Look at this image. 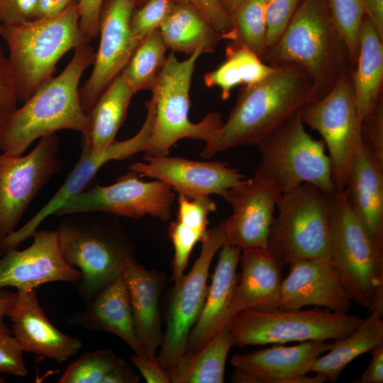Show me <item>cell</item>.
<instances>
[{"instance_id":"db71d44e","label":"cell","mask_w":383,"mask_h":383,"mask_svg":"<svg viewBox=\"0 0 383 383\" xmlns=\"http://www.w3.org/2000/svg\"><path fill=\"white\" fill-rule=\"evenodd\" d=\"M15 292L0 289V331L11 333L6 327L4 318L7 316L8 311L14 299Z\"/></svg>"},{"instance_id":"484cf974","label":"cell","mask_w":383,"mask_h":383,"mask_svg":"<svg viewBox=\"0 0 383 383\" xmlns=\"http://www.w3.org/2000/svg\"><path fill=\"white\" fill-rule=\"evenodd\" d=\"M71 326L104 331L122 339L138 355H146L136 335L131 296L123 274L102 289L82 311L71 316Z\"/></svg>"},{"instance_id":"ac0fdd59","label":"cell","mask_w":383,"mask_h":383,"mask_svg":"<svg viewBox=\"0 0 383 383\" xmlns=\"http://www.w3.org/2000/svg\"><path fill=\"white\" fill-rule=\"evenodd\" d=\"M145 162H135L131 170L140 177H150L170 185L188 197L222 196L245 177L239 170L223 162H201L179 157L143 156Z\"/></svg>"},{"instance_id":"e575fe53","label":"cell","mask_w":383,"mask_h":383,"mask_svg":"<svg viewBox=\"0 0 383 383\" xmlns=\"http://www.w3.org/2000/svg\"><path fill=\"white\" fill-rule=\"evenodd\" d=\"M265 1L244 0L231 15L233 29L227 38L261 59L267 51Z\"/></svg>"},{"instance_id":"11a10c76","label":"cell","mask_w":383,"mask_h":383,"mask_svg":"<svg viewBox=\"0 0 383 383\" xmlns=\"http://www.w3.org/2000/svg\"><path fill=\"white\" fill-rule=\"evenodd\" d=\"M244 0H217L221 7L230 15Z\"/></svg>"},{"instance_id":"603a6c76","label":"cell","mask_w":383,"mask_h":383,"mask_svg":"<svg viewBox=\"0 0 383 383\" xmlns=\"http://www.w3.org/2000/svg\"><path fill=\"white\" fill-rule=\"evenodd\" d=\"M242 250L225 243L201 313L190 331L186 350H196L226 328L232 318L231 304L239 279L237 267Z\"/></svg>"},{"instance_id":"f907efd6","label":"cell","mask_w":383,"mask_h":383,"mask_svg":"<svg viewBox=\"0 0 383 383\" xmlns=\"http://www.w3.org/2000/svg\"><path fill=\"white\" fill-rule=\"evenodd\" d=\"M139 379L140 377L126 362L119 358L115 367L104 379L103 383H135Z\"/></svg>"},{"instance_id":"8992f818","label":"cell","mask_w":383,"mask_h":383,"mask_svg":"<svg viewBox=\"0 0 383 383\" xmlns=\"http://www.w3.org/2000/svg\"><path fill=\"white\" fill-rule=\"evenodd\" d=\"M204 54L199 50L180 61L170 53L152 89V97L146 103L153 113L152 135L145 155L166 156L170 149L179 140L189 138L212 140L224 122L221 114L211 112L201 121L189 118V91L196 62Z\"/></svg>"},{"instance_id":"60d3db41","label":"cell","mask_w":383,"mask_h":383,"mask_svg":"<svg viewBox=\"0 0 383 383\" xmlns=\"http://www.w3.org/2000/svg\"><path fill=\"white\" fill-rule=\"evenodd\" d=\"M361 143L364 149L383 167V100L362 121Z\"/></svg>"},{"instance_id":"681fc988","label":"cell","mask_w":383,"mask_h":383,"mask_svg":"<svg viewBox=\"0 0 383 383\" xmlns=\"http://www.w3.org/2000/svg\"><path fill=\"white\" fill-rule=\"evenodd\" d=\"M370 353L372 359L369 366L357 383H382L383 382V343L373 348Z\"/></svg>"},{"instance_id":"8d00e7d4","label":"cell","mask_w":383,"mask_h":383,"mask_svg":"<svg viewBox=\"0 0 383 383\" xmlns=\"http://www.w3.org/2000/svg\"><path fill=\"white\" fill-rule=\"evenodd\" d=\"M118 360L107 349L86 353L67 367L58 382L103 383Z\"/></svg>"},{"instance_id":"bcb514c9","label":"cell","mask_w":383,"mask_h":383,"mask_svg":"<svg viewBox=\"0 0 383 383\" xmlns=\"http://www.w3.org/2000/svg\"><path fill=\"white\" fill-rule=\"evenodd\" d=\"M38 0H0L1 26L35 19Z\"/></svg>"},{"instance_id":"f546056e","label":"cell","mask_w":383,"mask_h":383,"mask_svg":"<svg viewBox=\"0 0 383 383\" xmlns=\"http://www.w3.org/2000/svg\"><path fill=\"white\" fill-rule=\"evenodd\" d=\"M383 312L372 311L350 334L335 340L327 353L318 357L309 373L325 374L328 381L335 382L344 368L358 356L370 352L383 343Z\"/></svg>"},{"instance_id":"f5cc1de1","label":"cell","mask_w":383,"mask_h":383,"mask_svg":"<svg viewBox=\"0 0 383 383\" xmlns=\"http://www.w3.org/2000/svg\"><path fill=\"white\" fill-rule=\"evenodd\" d=\"M76 2L77 0H38L35 19L56 15Z\"/></svg>"},{"instance_id":"52a82bcc","label":"cell","mask_w":383,"mask_h":383,"mask_svg":"<svg viewBox=\"0 0 383 383\" xmlns=\"http://www.w3.org/2000/svg\"><path fill=\"white\" fill-rule=\"evenodd\" d=\"M257 145L260 162L255 173L272 182L282 194L302 184L314 185L327 196L336 191L325 143L306 131L299 111Z\"/></svg>"},{"instance_id":"1f68e13d","label":"cell","mask_w":383,"mask_h":383,"mask_svg":"<svg viewBox=\"0 0 383 383\" xmlns=\"http://www.w3.org/2000/svg\"><path fill=\"white\" fill-rule=\"evenodd\" d=\"M233 338L226 327L196 350H186L167 370L172 383H223L226 361Z\"/></svg>"},{"instance_id":"4316f807","label":"cell","mask_w":383,"mask_h":383,"mask_svg":"<svg viewBox=\"0 0 383 383\" xmlns=\"http://www.w3.org/2000/svg\"><path fill=\"white\" fill-rule=\"evenodd\" d=\"M123 276L130 293L138 339L146 356L155 357L163 340L159 311L163 274L146 270L134 260L126 267Z\"/></svg>"},{"instance_id":"ab89813d","label":"cell","mask_w":383,"mask_h":383,"mask_svg":"<svg viewBox=\"0 0 383 383\" xmlns=\"http://www.w3.org/2000/svg\"><path fill=\"white\" fill-rule=\"evenodd\" d=\"M302 1H265V17L267 51L279 40Z\"/></svg>"},{"instance_id":"d6a6232c","label":"cell","mask_w":383,"mask_h":383,"mask_svg":"<svg viewBox=\"0 0 383 383\" xmlns=\"http://www.w3.org/2000/svg\"><path fill=\"white\" fill-rule=\"evenodd\" d=\"M226 59L215 70L206 73L204 81L209 88L218 87L223 100H227L232 89L238 85L258 82L276 67L265 63L247 48L230 42L226 48Z\"/></svg>"},{"instance_id":"8fae6325","label":"cell","mask_w":383,"mask_h":383,"mask_svg":"<svg viewBox=\"0 0 383 383\" xmlns=\"http://www.w3.org/2000/svg\"><path fill=\"white\" fill-rule=\"evenodd\" d=\"M348 70L322 98L303 106L304 124L319 133L329 152L336 190H343L353 157L361 143L362 121Z\"/></svg>"},{"instance_id":"5bb4252c","label":"cell","mask_w":383,"mask_h":383,"mask_svg":"<svg viewBox=\"0 0 383 383\" xmlns=\"http://www.w3.org/2000/svg\"><path fill=\"white\" fill-rule=\"evenodd\" d=\"M175 194L165 182H144L134 171L109 186H95L64 202L54 214L82 212L109 213L133 218L149 214L162 221L171 218Z\"/></svg>"},{"instance_id":"2e32d148","label":"cell","mask_w":383,"mask_h":383,"mask_svg":"<svg viewBox=\"0 0 383 383\" xmlns=\"http://www.w3.org/2000/svg\"><path fill=\"white\" fill-rule=\"evenodd\" d=\"M282 194L272 182L256 173L228 189L223 197L232 206L233 213L223 221L226 243L242 250L267 248Z\"/></svg>"},{"instance_id":"ba28073f","label":"cell","mask_w":383,"mask_h":383,"mask_svg":"<svg viewBox=\"0 0 383 383\" xmlns=\"http://www.w3.org/2000/svg\"><path fill=\"white\" fill-rule=\"evenodd\" d=\"M328 209L331 261L350 301L368 309L383 281V250L351 210L343 190L328 196Z\"/></svg>"},{"instance_id":"ee69618b","label":"cell","mask_w":383,"mask_h":383,"mask_svg":"<svg viewBox=\"0 0 383 383\" xmlns=\"http://www.w3.org/2000/svg\"><path fill=\"white\" fill-rule=\"evenodd\" d=\"M18 96L8 57L0 46V127L17 108Z\"/></svg>"},{"instance_id":"7bdbcfd3","label":"cell","mask_w":383,"mask_h":383,"mask_svg":"<svg viewBox=\"0 0 383 383\" xmlns=\"http://www.w3.org/2000/svg\"><path fill=\"white\" fill-rule=\"evenodd\" d=\"M23 350L9 333L0 331V372L25 377L28 374L23 356Z\"/></svg>"},{"instance_id":"44dd1931","label":"cell","mask_w":383,"mask_h":383,"mask_svg":"<svg viewBox=\"0 0 383 383\" xmlns=\"http://www.w3.org/2000/svg\"><path fill=\"white\" fill-rule=\"evenodd\" d=\"M7 316L23 351L63 363L82 347L79 339L62 333L50 322L35 289L17 290Z\"/></svg>"},{"instance_id":"c3c4849f","label":"cell","mask_w":383,"mask_h":383,"mask_svg":"<svg viewBox=\"0 0 383 383\" xmlns=\"http://www.w3.org/2000/svg\"><path fill=\"white\" fill-rule=\"evenodd\" d=\"M130 358L148 383L170 382L167 371L160 366L156 357L133 354Z\"/></svg>"},{"instance_id":"d4e9b609","label":"cell","mask_w":383,"mask_h":383,"mask_svg":"<svg viewBox=\"0 0 383 383\" xmlns=\"http://www.w3.org/2000/svg\"><path fill=\"white\" fill-rule=\"evenodd\" d=\"M343 192L375 245L383 250V167L362 144L353 157Z\"/></svg>"},{"instance_id":"f35d334b","label":"cell","mask_w":383,"mask_h":383,"mask_svg":"<svg viewBox=\"0 0 383 383\" xmlns=\"http://www.w3.org/2000/svg\"><path fill=\"white\" fill-rule=\"evenodd\" d=\"M176 3V0H147L134 9L131 25L133 36L138 43L160 28Z\"/></svg>"},{"instance_id":"7a4b0ae2","label":"cell","mask_w":383,"mask_h":383,"mask_svg":"<svg viewBox=\"0 0 383 383\" xmlns=\"http://www.w3.org/2000/svg\"><path fill=\"white\" fill-rule=\"evenodd\" d=\"M96 52L89 43L74 49L62 72L42 85L20 108H16L0 127V150L21 155L36 139L62 130H74L86 136L89 116L79 96V82L93 65Z\"/></svg>"},{"instance_id":"6f0895ef","label":"cell","mask_w":383,"mask_h":383,"mask_svg":"<svg viewBox=\"0 0 383 383\" xmlns=\"http://www.w3.org/2000/svg\"><path fill=\"white\" fill-rule=\"evenodd\" d=\"M4 382H5V379L0 377V383Z\"/></svg>"},{"instance_id":"9a60e30c","label":"cell","mask_w":383,"mask_h":383,"mask_svg":"<svg viewBox=\"0 0 383 383\" xmlns=\"http://www.w3.org/2000/svg\"><path fill=\"white\" fill-rule=\"evenodd\" d=\"M135 0H104L99 16V46L89 79L79 89L82 106L88 115L121 73L138 43L131 29Z\"/></svg>"},{"instance_id":"9f6ffc18","label":"cell","mask_w":383,"mask_h":383,"mask_svg":"<svg viewBox=\"0 0 383 383\" xmlns=\"http://www.w3.org/2000/svg\"><path fill=\"white\" fill-rule=\"evenodd\" d=\"M146 1L147 0H135V9H137L140 7V6H142Z\"/></svg>"},{"instance_id":"7402d4cb","label":"cell","mask_w":383,"mask_h":383,"mask_svg":"<svg viewBox=\"0 0 383 383\" xmlns=\"http://www.w3.org/2000/svg\"><path fill=\"white\" fill-rule=\"evenodd\" d=\"M241 274L231 304L233 316L245 310L272 311L278 309L283 263L267 248L241 251Z\"/></svg>"},{"instance_id":"680465c9","label":"cell","mask_w":383,"mask_h":383,"mask_svg":"<svg viewBox=\"0 0 383 383\" xmlns=\"http://www.w3.org/2000/svg\"><path fill=\"white\" fill-rule=\"evenodd\" d=\"M1 25L0 24V35H1Z\"/></svg>"},{"instance_id":"816d5d0a","label":"cell","mask_w":383,"mask_h":383,"mask_svg":"<svg viewBox=\"0 0 383 383\" xmlns=\"http://www.w3.org/2000/svg\"><path fill=\"white\" fill-rule=\"evenodd\" d=\"M365 16L383 39V0H360Z\"/></svg>"},{"instance_id":"f1b7e54d","label":"cell","mask_w":383,"mask_h":383,"mask_svg":"<svg viewBox=\"0 0 383 383\" xmlns=\"http://www.w3.org/2000/svg\"><path fill=\"white\" fill-rule=\"evenodd\" d=\"M159 31L167 49L188 55L199 50L204 53L212 52L223 40L196 9L179 1Z\"/></svg>"},{"instance_id":"b9f144b4","label":"cell","mask_w":383,"mask_h":383,"mask_svg":"<svg viewBox=\"0 0 383 383\" xmlns=\"http://www.w3.org/2000/svg\"><path fill=\"white\" fill-rule=\"evenodd\" d=\"M177 203V220L204 232L209 230V215L216 210L215 202L209 196L190 198L179 194Z\"/></svg>"},{"instance_id":"7dc6e473","label":"cell","mask_w":383,"mask_h":383,"mask_svg":"<svg viewBox=\"0 0 383 383\" xmlns=\"http://www.w3.org/2000/svg\"><path fill=\"white\" fill-rule=\"evenodd\" d=\"M104 1V0H77L79 26L89 41L99 36V16Z\"/></svg>"},{"instance_id":"83f0119b","label":"cell","mask_w":383,"mask_h":383,"mask_svg":"<svg viewBox=\"0 0 383 383\" xmlns=\"http://www.w3.org/2000/svg\"><path fill=\"white\" fill-rule=\"evenodd\" d=\"M358 37L357 62L350 75L357 109L363 120L382 96L383 39L365 16Z\"/></svg>"},{"instance_id":"74e56055","label":"cell","mask_w":383,"mask_h":383,"mask_svg":"<svg viewBox=\"0 0 383 383\" xmlns=\"http://www.w3.org/2000/svg\"><path fill=\"white\" fill-rule=\"evenodd\" d=\"M207 231L203 232L177 219L171 223L169 235L174 246L172 279L174 283L183 276L194 245L201 242Z\"/></svg>"},{"instance_id":"e0dca14e","label":"cell","mask_w":383,"mask_h":383,"mask_svg":"<svg viewBox=\"0 0 383 383\" xmlns=\"http://www.w3.org/2000/svg\"><path fill=\"white\" fill-rule=\"evenodd\" d=\"M32 236L33 241L26 249H11L0 255V289H36L52 282L77 285L81 274L63 259L57 231L41 230Z\"/></svg>"},{"instance_id":"836d02e7","label":"cell","mask_w":383,"mask_h":383,"mask_svg":"<svg viewBox=\"0 0 383 383\" xmlns=\"http://www.w3.org/2000/svg\"><path fill=\"white\" fill-rule=\"evenodd\" d=\"M167 50L159 29L138 44L121 73L133 94L152 89L164 67Z\"/></svg>"},{"instance_id":"9c48e42d","label":"cell","mask_w":383,"mask_h":383,"mask_svg":"<svg viewBox=\"0 0 383 383\" xmlns=\"http://www.w3.org/2000/svg\"><path fill=\"white\" fill-rule=\"evenodd\" d=\"M357 315L328 309L245 310L233 316L228 328L234 345L284 344L311 340L326 341L345 337L362 321Z\"/></svg>"},{"instance_id":"30bf717a","label":"cell","mask_w":383,"mask_h":383,"mask_svg":"<svg viewBox=\"0 0 383 383\" xmlns=\"http://www.w3.org/2000/svg\"><path fill=\"white\" fill-rule=\"evenodd\" d=\"M267 248L284 265L316 257H330L328 196L317 187L302 184L282 194Z\"/></svg>"},{"instance_id":"3957f363","label":"cell","mask_w":383,"mask_h":383,"mask_svg":"<svg viewBox=\"0 0 383 383\" xmlns=\"http://www.w3.org/2000/svg\"><path fill=\"white\" fill-rule=\"evenodd\" d=\"M262 60L274 67L302 69L312 81L314 101L328 94L340 76L351 70L347 48L331 21L327 0H303Z\"/></svg>"},{"instance_id":"5b68a950","label":"cell","mask_w":383,"mask_h":383,"mask_svg":"<svg viewBox=\"0 0 383 383\" xmlns=\"http://www.w3.org/2000/svg\"><path fill=\"white\" fill-rule=\"evenodd\" d=\"M68 215L57 230L60 250L65 261L79 271L76 287L87 304L135 260L117 225L94 218L89 212Z\"/></svg>"},{"instance_id":"f6af8a7d","label":"cell","mask_w":383,"mask_h":383,"mask_svg":"<svg viewBox=\"0 0 383 383\" xmlns=\"http://www.w3.org/2000/svg\"><path fill=\"white\" fill-rule=\"evenodd\" d=\"M187 3L196 9L221 36L227 40L233 29L230 15L221 7L217 0H176Z\"/></svg>"},{"instance_id":"cb8c5ba5","label":"cell","mask_w":383,"mask_h":383,"mask_svg":"<svg viewBox=\"0 0 383 383\" xmlns=\"http://www.w3.org/2000/svg\"><path fill=\"white\" fill-rule=\"evenodd\" d=\"M151 134L152 123L147 119L135 135L125 140H113L100 155H92L88 147L82 143L81 155L72 171L52 198L25 224V229L29 233H34L40 223L54 214L64 202L84 191L104 164L111 160L128 158L139 152H145Z\"/></svg>"},{"instance_id":"4dcf8cb0","label":"cell","mask_w":383,"mask_h":383,"mask_svg":"<svg viewBox=\"0 0 383 383\" xmlns=\"http://www.w3.org/2000/svg\"><path fill=\"white\" fill-rule=\"evenodd\" d=\"M133 95L120 74L99 99L88 114V134L82 136V143L88 147L92 155L101 154L115 140Z\"/></svg>"},{"instance_id":"d6986e66","label":"cell","mask_w":383,"mask_h":383,"mask_svg":"<svg viewBox=\"0 0 383 383\" xmlns=\"http://www.w3.org/2000/svg\"><path fill=\"white\" fill-rule=\"evenodd\" d=\"M332 343L311 340L294 346L275 345L234 355L231 382L237 383H299L314 360L331 348Z\"/></svg>"},{"instance_id":"6da1fadb","label":"cell","mask_w":383,"mask_h":383,"mask_svg":"<svg viewBox=\"0 0 383 383\" xmlns=\"http://www.w3.org/2000/svg\"><path fill=\"white\" fill-rule=\"evenodd\" d=\"M313 101V83L302 69L276 67L262 80L243 86L228 120L201 156L206 159L228 148L257 145Z\"/></svg>"},{"instance_id":"7c38bea8","label":"cell","mask_w":383,"mask_h":383,"mask_svg":"<svg viewBox=\"0 0 383 383\" xmlns=\"http://www.w3.org/2000/svg\"><path fill=\"white\" fill-rule=\"evenodd\" d=\"M226 240L224 221L209 229L201 240V252L193 267L174 283L170 299L166 331L156 357L165 370L174 366L186 351L190 331L201 313L207 295L211 261Z\"/></svg>"},{"instance_id":"277c9868","label":"cell","mask_w":383,"mask_h":383,"mask_svg":"<svg viewBox=\"0 0 383 383\" xmlns=\"http://www.w3.org/2000/svg\"><path fill=\"white\" fill-rule=\"evenodd\" d=\"M18 101L25 102L53 77L70 50L90 43L79 26L77 3L50 17L1 26Z\"/></svg>"},{"instance_id":"4fadbf2b","label":"cell","mask_w":383,"mask_h":383,"mask_svg":"<svg viewBox=\"0 0 383 383\" xmlns=\"http://www.w3.org/2000/svg\"><path fill=\"white\" fill-rule=\"evenodd\" d=\"M59 138H40L28 155H0V242L11 234L39 191L60 172Z\"/></svg>"},{"instance_id":"ffe728a7","label":"cell","mask_w":383,"mask_h":383,"mask_svg":"<svg viewBox=\"0 0 383 383\" xmlns=\"http://www.w3.org/2000/svg\"><path fill=\"white\" fill-rule=\"evenodd\" d=\"M289 265L282 279L278 309L313 306L348 313L350 299L330 257L301 260Z\"/></svg>"},{"instance_id":"d590c367","label":"cell","mask_w":383,"mask_h":383,"mask_svg":"<svg viewBox=\"0 0 383 383\" xmlns=\"http://www.w3.org/2000/svg\"><path fill=\"white\" fill-rule=\"evenodd\" d=\"M327 4L334 27L347 48L352 71L357 62L360 28L365 16L362 2L327 0Z\"/></svg>"}]
</instances>
